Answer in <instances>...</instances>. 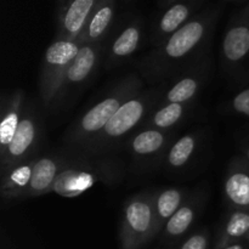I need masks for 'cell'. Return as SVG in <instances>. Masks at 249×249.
Masks as SVG:
<instances>
[{
	"label": "cell",
	"instance_id": "cb8c5ba5",
	"mask_svg": "<svg viewBox=\"0 0 249 249\" xmlns=\"http://www.w3.org/2000/svg\"><path fill=\"white\" fill-rule=\"evenodd\" d=\"M209 233L207 230H199L192 233L180 246L179 249H208Z\"/></svg>",
	"mask_w": 249,
	"mask_h": 249
},
{
	"label": "cell",
	"instance_id": "4316f807",
	"mask_svg": "<svg viewBox=\"0 0 249 249\" xmlns=\"http://www.w3.org/2000/svg\"><path fill=\"white\" fill-rule=\"evenodd\" d=\"M221 249H245V246H243L241 242H237V243H232V245L226 246V247Z\"/></svg>",
	"mask_w": 249,
	"mask_h": 249
},
{
	"label": "cell",
	"instance_id": "d4e9b609",
	"mask_svg": "<svg viewBox=\"0 0 249 249\" xmlns=\"http://www.w3.org/2000/svg\"><path fill=\"white\" fill-rule=\"evenodd\" d=\"M231 109L241 116L249 117V88L233 96L230 104Z\"/></svg>",
	"mask_w": 249,
	"mask_h": 249
},
{
	"label": "cell",
	"instance_id": "30bf717a",
	"mask_svg": "<svg viewBox=\"0 0 249 249\" xmlns=\"http://www.w3.org/2000/svg\"><path fill=\"white\" fill-rule=\"evenodd\" d=\"M100 0H56V38L77 40Z\"/></svg>",
	"mask_w": 249,
	"mask_h": 249
},
{
	"label": "cell",
	"instance_id": "7a4b0ae2",
	"mask_svg": "<svg viewBox=\"0 0 249 249\" xmlns=\"http://www.w3.org/2000/svg\"><path fill=\"white\" fill-rule=\"evenodd\" d=\"M142 89L143 80L136 73H130L114 83L102 97L83 112L67 129L63 135L67 152L78 153L87 147L119 108Z\"/></svg>",
	"mask_w": 249,
	"mask_h": 249
},
{
	"label": "cell",
	"instance_id": "ac0fdd59",
	"mask_svg": "<svg viewBox=\"0 0 249 249\" xmlns=\"http://www.w3.org/2000/svg\"><path fill=\"white\" fill-rule=\"evenodd\" d=\"M116 17V0H100L90 15L84 29L77 41L84 44H99L104 41L113 26Z\"/></svg>",
	"mask_w": 249,
	"mask_h": 249
},
{
	"label": "cell",
	"instance_id": "4fadbf2b",
	"mask_svg": "<svg viewBox=\"0 0 249 249\" xmlns=\"http://www.w3.org/2000/svg\"><path fill=\"white\" fill-rule=\"evenodd\" d=\"M70 163L68 153L46 155L36 157L31 182L24 191L22 199L33 198L53 192V185L60 173Z\"/></svg>",
	"mask_w": 249,
	"mask_h": 249
},
{
	"label": "cell",
	"instance_id": "484cf974",
	"mask_svg": "<svg viewBox=\"0 0 249 249\" xmlns=\"http://www.w3.org/2000/svg\"><path fill=\"white\" fill-rule=\"evenodd\" d=\"M177 1H179V0H157V4L160 9H165V7L170 6Z\"/></svg>",
	"mask_w": 249,
	"mask_h": 249
},
{
	"label": "cell",
	"instance_id": "7402d4cb",
	"mask_svg": "<svg viewBox=\"0 0 249 249\" xmlns=\"http://www.w3.org/2000/svg\"><path fill=\"white\" fill-rule=\"evenodd\" d=\"M192 106H194V102L192 104H173V102L158 104L148 114L147 119L143 122L141 128L172 130L174 126L179 125L184 121Z\"/></svg>",
	"mask_w": 249,
	"mask_h": 249
},
{
	"label": "cell",
	"instance_id": "9a60e30c",
	"mask_svg": "<svg viewBox=\"0 0 249 249\" xmlns=\"http://www.w3.org/2000/svg\"><path fill=\"white\" fill-rule=\"evenodd\" d=\"M207 194L204 191L191 192L189 198L179 208V211L169 219L163 228L162 240L174 243L187 235L195 221L202 213L206 204Z\"/></svg>",
	"mask_w": 249,
	"mask_h": 249
},
{
	"label": "cell",
	"instance_id": "2e32d148",
	"mask_svg": "<svg viewBox=\"0 0 249 249\" xmlns=\"http://www.w3.org/2000/svg\"><path fill=\"white\" fill-rule=\"evenodd\" d=\"M223 191L231 209H249V163L235 158L228 167Z\"/></svg>",
	"mask_w": 249,
	"mask_h": 249
},
{
	"label": "cell",
	"instance_id": "ffe728a7",
	"mask_svg": "<svg viewBox=\"0 0 249 249\" xmlns=\"http://www.w3.org/2000/svg\"><path fill=\"white\" fill-rule=\"evenodd\" d=\"M202 138L203 135L199 131H191L173 141L163 160L164 167L172 172L185 169L197 155Z\"/></svg>",
	"mask_w": 249,
	"mask_h": 249
},
{
	"label": "cell",
	"instance_id": "f1b7e54d",
	"mask_svg": "<svg viewBox=\"0 0 249 249\" xmlns=\"http://www.w3.org/2000/svg\"><path fill=\"white\" fill-rule=\"evenodd\" d=\"M229 1H242V0H229Z\"/></svg>",
	"mask_w": 249,
	"mask_h": 249
},
{
	"label": "cell",
	"instance_id": "7c38bea8",
	"mask_svg": "<svg viewBox=\"0 0 249 249\" xmlns=\"http://www.w3.org/2000/svg\"><path fill=\"white\" fill-rule=\"evenodd\" d=\"M249 55V4L231 18L221 43L226 67L240 65Z\"/></svg>",
	"mask_w": 249,
	"mask_h": 249
},
{
	"label": "cell",
	"instance_id": "83f0119b",
	"mask_svg": "<svg viewBox=\"0 0 249 249\" xmlns=\"http://www.w3.org/2000/svg\"><path fill=\"white\" fill-rule=\"evenodd\" d=\"M243 160H246V162L249 163V145L247 147H245V150H243Z\"/></svg>",
	"mask_w": 249,
	"mask_h": 249
},
{
	"label": "cell",
	"instance_id": "277c9868",
	"mask_svg": "<svg viewBox=\"0 0 249 249\" xmlns=\"http://www.w3.org/2000/svg\"><path fill=\"white\" fill-rule=\"evenodd\" d=\"M157 235L153 192H140L126 199L119 229L121 249H142Z\"/></svg>",
	"mask_w": 249,
	"mask_h": 249
},
{
	"label": "cell",
	"instance_id": "9c48e42d",
	"mask_svg": "<svg viewBox=\"0 0 249 249\" xmlns=\"http://www.w3.org/2000/svg\"><path fill=\"white\" fill-rule=\"evenodd\" d=\"M173 141L172 130L141 128L129 138L125 145L135 163L143 168H155L163 163Z\"/></svg>",
	"mask_w": 249,
	"mask_h": 249
},
{
	"label": "cell",
	"instance_id": "6da1fadb",
	"mask_svg": "<svg viewBox=\"0 0 249 249\" xmlns=\"http://www.w3.org/2000/svg\"><path fill=\"white\" fill-rule=\"evenodd\" d=\"M220 15L219 9H207L192 17L163 44L153 48L139 62L141 77L152 84L172 80L206 55L207 46Z\"/></svg>",
	"mask_w": 249,
	"mask_h": 249
},
{
	"label": "cell",
	"instance_id": "3957f363",
	"mask_svg": "<svg viewBox=\"0 0 249 249\" xmlns=\"http://www.w3.org/2000/svg\"><path fill=\"white\" fill-rule=\"evenodd\" d=\"M163 91L164 87L141 90L119 108L113 118L87 147L73 155L101 157L116 150L121 143L126 142V140H129V138L142 126L148 114L157 106Z\"/></svg>",
	"mask_w": 249,
	"mask_h": 249
},
{
	"label": "cell",
	"instance_id": "f546056e",
	"mask_svg": "<svg viewBox=\"0 0 249 249\" xmlns=\"http://www.w3.org/2000/svg\"><path fill=\"white\" fill-rule=\"evenodd\" d=\"M247 240H248V241H249V236H248V238H247Z\"/></svg>",
	"mask_w": 249,
	"mask_h": 249
},
{
	"label": "cell",
	"instance_id": "d6986e66",
	"mask_svg": "<svg viewBox=\"0 0 249 249\" xmlns=\"http://www.w3.org/2000/svg\"><path fill=\"white\" fill-rule=\"evenodd\" d=\"M36 157L31 158L26 162L12 165L5 172L0 173L1 181H0V194L2 202L22 201L24 191L31 182L33 175L34 163Z\"/></svg>",
	"mask_w": 249,
	"mask_h": 249
},
{
	"label": "cell",
	"instance_id": "8992f818",
	"mask_svg": "<svg viewBox=\"0 0 249 249\" xmlns=\"http://www.w3.org/2000/svg\"><path fill=\"white\" fill-rule=\"evenodd\" d=\"M102 53H104L102 43L82 45L77 57L74 58L66 73L65 79L51 109L57 111L60 108H67L71 102L79 96L80 92L90 84V82L99 72Z\"/></svg>",
	"mask_w": 249,
	"mask_h": 249
},
{
	"label": "cell",
	"instance_id": "e0dca14e",
	"mask_svg": "<svg viewBox=\"0 0 249 249\" xmlns=\"http://www.w3.org/2000/svg\"><path fill=\"white\" fill-rule=\"evenodd\" d=\"M26 95L22 89H15L1 96V121H0V157L11 143L26 106Z\"/></svg>",
	"mask_w": 249,
	"mask_h": 249
},
{
	"label": "cell",
	"instance_id": "44dd1931",
	"mask_svg": "<svg viewBox=\"0 0 249 249\" xmlns=\"http://www.w3.org/2000/svg\"><path fill=\"white\" fill-rule=\"evenodd\" d=\"M191 192L181 187H167L153 192V208L157 220V232H162L165 224L179 211Z\"/></svg>",
	"mask_w": 249,
	"mask_h": 249
},
{
	"label": "cell",
	"instance_id": "ba28073f",
	"mask_svg": "<svg viewBox=\"0 0 249 249\" xmlns=\"http://www.w3.org/2000/svg\"><path fill=\"white\" fill-rule=\"evenodd\" d=\"M211 71V58L203 55L194 65L175 75L170 84L165 85L158 104H192L198 96Z\"/></svg>",
	"mask_w": 249,
	"mask_h": 249
},
{
	"label": "cell",
	"instance_id": "5b68a950",
	"mask_svg": "<svg viewBox=\"0 0 249 249\" xmlns=\"http://www.w3.org/2000/svg\"><path fill=\"white\" fill-rule=\"evenodd\" d=\"M82 44L77 40L56 38L46 48L39 73L38 89L43 106L53 108L68 68L79 53Z\"/></svg>",
	"mask_w": 249,
	"mask_h": 249
},
{
	"label": "cell",
	"instance_id": "603a6c76",
	"mask_svg": "<svg viewBox=\"0 0 249 249\" xmlns=\"http://www.w3.org/2000/svg\"><path fill=\"white\" fill-rule=\"evenodd\" d=\"M249 236V209H231L219 232L215 249L241 242Z\"/></svg>",
	"mask_w": 249,
	"mask_h": 249
},
{
	"label": "cell",
	"instance_id": "5bb4252c",
	"mask_svg": "<svg viewBox=\"0 0 249 249\" xmlns=\"http://www.w3.org/2000/svg\"><path fill=\"white\" fill-rule=\"evenodd\" d=\"M142 21L138 17L126 22L109 41L106 55V67L113 68L133 57L142 41Z\"/></svg>",
	"mask_w": 249,
	"mask_h": 249
},
{
	"label": "cell",
	"instance_id": "52a82bcc",
	"mask_svg": "<svg viewBox=\"0 0 249 249\" xmlns=\"http://www.w3.org/2000/svg\"><path fill=\"white\" fill-rule=\"evenodd\" d=\"M43 119L36 102L27 100L18 129L6 152L0 157V173L36 157L34 155L43 139Z\"/></svg>",
	"mask_w": 249,
	"mask_h": 249
},
{
	"label": "cell",
	"instance_id": "8fae6325",
	"mask_svg": "<svg viewBox=\"0 0 249 249\" xmlns=\"http://www.w3.org/2000/svg\"><path fill=\"white\" fill-rule=\"evenodd\" d=\"M202 1L203 0H179L163 9L160 16L156 18L151 31V43L153 46L157 48L164 43L170 36L196 16Z\"/></svg>",
	"mask_w": 249,
	"mask_h": 249
}]
</instances>
